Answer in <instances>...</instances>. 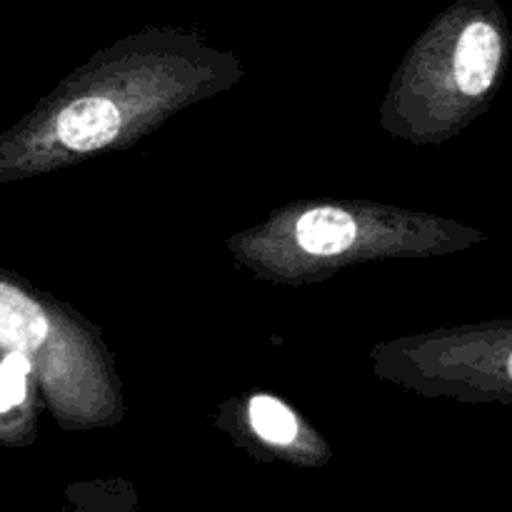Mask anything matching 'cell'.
Segmentation results:
<instances>
[{
	"mask_svg": "<svg viewBox=\"0 0 512 512\" xmlns=\"http://www.w3.org/2000/svg\"><path fill=\"white\" fill-rule=\"evenodd\" d=\"M48 318L25 293L0 283V345L15 353H30L48 338Z\"/></svg>",
	"mask_w": 512,
	"mask_h": 512,
	"instance_id": "3957f363",
	"label": "cell"
},
{
	"mask_svg": "<svg viewBox=\"0 0 512 512\" xmlns=\"http://www.w3.org/2000/svg\"><path fill=\"white\" fill-rule=\"evenodd\" d=\"M505 43L498 25L490 20H473L455 40L453 83L463 98L478 100L493 90L503 70Z\"/></svg>",
	"mask_w": 512,
	"mask_h": 512,
	"instance_id": "6da1fadb",
	"label": "cell"
},
{
	"mask_svg": "<svg viewBox=\"0 0 512 512\" xmlns=\"http://www.w3.org/2000/svg\"><path fill=\"white\" fill-rule=\"evenodd\" d=\"M358 225L345 210L315 208L298 220L295 238L310 255H338L355 243Z\"/></svg>",
	"mask_w": 512,
	"mask_h": 512,
	"instance_id": "277c9868",
	"label": "cell"
},
{
	"mask_svg": "<svg viewBox=\"0 0 512 512\" xmlns=\"http://www.w3.org/2000/svg\"><path fill=\"white\" fill-rule=\"evenodd\" d=\"M30 363L25 353L10 350L0 363V413L18 408L25 400V383H28Z\"/></svg>",
	"mask_w": 512,
	"mask_h": 512,
	"instance_id": "8992f818",
	"label": "cell"
},
{
	"mask_svg": "<svg viewBox=\"0 0 512 512\" xmlns=\"http://www.w3.org/2000/svg\"><path fill=\"white\" fill-rule=\"evenodd\" d=\"M120 130V110L108 98H80L73 100L58 115V138L70 150L88 153L108 145Z\"/></svg>",
	"mask_w": 512,
	"mask_h": 512,
	"instance_id": "7a4b0ae2",
	"label": "cell"
},
{
	"mask_svg": "<svg viewBox=\"0 0 512 512\" xmlns=\"http://www.w3.org/2000/svg\"><path fill=\"white\" fill-rule=\"evenodd\" d=\"M250 425L263 440L273 445H290L298 438V420L280 400L258 395L250 400Z\"/></svg>",
	"mask_w": 512,
	"mask_h": 512,
	"instance_id": "5b68a950",
	"label": "cell"
}]
</instances>
